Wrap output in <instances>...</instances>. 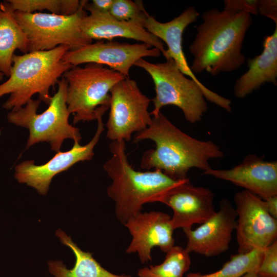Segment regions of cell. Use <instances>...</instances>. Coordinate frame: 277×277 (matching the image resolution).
I'll return each mask as SVG.
<instances>
[{
  "instance_id": "30bf717a",
  "label": "cell",
  "mask_w": 277,
  "mask_h": 277,
  "mask_svg": "<svg viewBox=\"0 0 277 277\" xmlns=\"http://www.w3.org/2000/svg\"><path fill=\"white\" fill-rule=\"evenodd\" d=\"M234 202L239 253L263 250L276 240L277 220L268 212L264 200L244 190L234 195Z\"/></svg>"
},
{
  "instance_id": "277c9868",
  "label": "cell",
  "mask_w": 277,
  "mask_h": 277,
  "mask_svg": "<svg viewBox=\"0 0 277 277\" xmlns=\"http://www.w3.org/2000/svg\"><path fill=\"white\" fill-rule=\"evenodd\" d=\"M70 48L60 45L47 51L14 54L9 78L0 85V98L10 94L3 104L6 110L15 111L25 105L35 94L47 105L52 96L49 90L57 84L63 74L72 68L63 57Z\"/></svg>"
},
{
  "instance_id": "83f0119b",
  "label": "cell",
  "mask_w": 277,
  "mask_h": 277,
  "mask_svg": "<svg viewBox=\"0 0 277 277\" xmlns=\"http://www.w3.org/2000/svg\"><path fill=\"white\" fill-rule=\"evenodd\" d=\"M257 9L258 15L272 19L277 25L276 0H258Z\"/></svg>"
},
{
  "instance_id": "2e32d148",
  "label": "cell",
  "mask_w": 277,
  "mask_h": 277,
  "mask_svg": "<svg viewBox=\"0 0 277 277\" xmlns=\"http://www.w3.org/2000/svg\"><path fill=\"white\" fill-rule=\"evenodd\" d=\"M84 8L90 12L89 15L83 18L81 26L83 34L87 38L91 41H111L115 37L134 39L159 49L166 56V49L163 42L145 28V22L117 20L109 12L96 10L88 1Z\"/></svg>"
},
{
  "instance_id": "8992f818",
  "label": "cell",
  "mask_w": 277,
  "mask_h": 277,
  "mask_svg": "<svg viewBox=\"0 0 277 277\" xmlns=\"http://www.w3.org/2000/svg\"><path fill=\"white\" fill-rule=\"evenodd\" d=\"M57 85V91L52 96L48 108L42 113H37L41 101L31 98L23 107L7 114L9 123L29 130L26 148L46 142L50 144L52 150L57 153L65 140L80 142L82 139L80 129L69 123L70 113L66 104L67 83L63 76Z\"/></svg>"
},
{
  "instance_id": "d6986e66",
  "label": "cell",
  "mask_w": 277,
  "mask_h": 277,
  "mask_svg": "<svg viewBox=\"0 0 277 277\" xmlns=\"http://www.w3.org/2000/svg\"><path fill=\"white\" fill-rule=\"evenodd\" d=\"M263 46L260 55L248 59V70L234 84L233 93L237 98L245 97L266 83L276 85L277 25L272 34L264 38Z\"/></svg>"
},
{
  "instance_id": "d4e9b609",
  "label": "cell",
  "mask_w": 277,
  "mask_h": 277,
  "mask_svg": "<svg viewBox=\"0 0 277 277\" xmlns=\"http://www.w3.org/2000/svg\"><path fill=\"white\" fill-rule=\"evenodd\" d=\"M114 18L119 21H140L145 22L149 15L141 1L113 0L109 12Z\"/></svg>"
},
{
  "instance_id": "5bb4252c",
  "label": "cell",
  "mask_w": 277,
  "mask_h": 277,
  "mask_svg": "<svg viewBox=\"0 0 277 277\" xmlns=\"http://www.w3.org/2000/svg\"><path fill=\"white\" fill-rule=\"evenodd\" d=\"M171 219L166 213L155 211L140 212L130 217L124 224L132 236L126 252L137 253L144 264L152 261L153 248L157 247L165 253L169 251L174 246Z\"/></svg>"
},
{
  "instance_id": "3957f363",
  "label": "cell",
  "mask_w": 277,
  "mask_h": 277,
  "mask_svg": "<svg viewBox=\"0 0 277 277\" xmlns=\"http://www.w3.org/2000/svg\"><path fill=\"white\" fill-rule=\"evenodd\" d=\"M125 142L120 140L110 143L111 156L103 166L112 180L107 188V195L114 202L116 216L123 225L130 217L141 212L145 204L153 202L181 181L172 179L160 170L142 172L134 169L128 160Z\"/></svg>"
},
{
  "instance_id": "1f68e13d",
  "label": "cell",
  "mask_w": 277,
  "mask_h": 277,
  "mask_svg": "<svg viewBox=\"0 0 277 277\" xmlns=\"http://www.w3.org/2000/svg\"><path fill=\"white\" fill-rule=\"evenodd\" d=\"M4 75L3 73L0 72V82L3 80Z\"/></svg>"
},
{
  "instance_id": "ba28073f",
  "label": "cell",
  "mask_w": 277,
  "mask_h": 277,
  "mask_svg": "<svg viewBox=\"0 0 277 277\" xmlns=\"http://www.w3.org/2000/svg\"><path fill=\"white\" fill-rule=\"evenodd\" d=\"M83 0L79 10L71 15L33 12L12 13L27 39L29 52L47 51L60 45L68 46L71 50L92 43L81 30L83 18L87 15Z\"/></svg>"
},
{
  "instance_id": "8fae6325",
  "label": "cell",
  "mask_w": 277,
  "mask_h": 277,
  "mask_svg": "<svg viewBox=\"0 0 277 277\" xmlns=\"http://www.w3.org/2000/svg\"><path fill=\"white\" fill-rule=\"evenodd\" d=\"M161 53L159 49L143 43L131 44L98 41L68 51L63 60L72 66L88 63L105 65L129 77L131 68L138 60L145 57H159Z\"/></svg>"
},
{
  "instance_id": "7402d4cb",
  "label": "cell",
  "mask_w": 277,
  "mask_h": 277,
  "mask_svg": "<svg viewBox=\"0 0 277 277\" xmlns=\"http://www.w3.org/2000/svg\"><path fill=\"white\" fill-rule=\"evenodd\" d=\"M83 2V0H7L0 3V8L11 13L46 10L53 14L71 15L79 10Z\"/></svg>"
},
{
  "instance_id": "4316f807",
  "label": "cell",
  "mask_w": 277,
  "mask_h": 277,
  "mask_svg": "<svg viewBox=\"0 0 277 277\" xmlns=\"http://www.w3.org/2000/svg\"><path fill=\"white\" fill-rule=\"evenodd\" d=\"M258 0H225L224 9L258 15Z\"/></svg>"
},
{
  "instance_id": "484cf974",
  "label": "cell",
  "mask_w": 277,
  "mask_h": 277,
  "mask_svg": "<svg viewBox=\"0 0 277 277\" xmlns=\"http://www.w3.org/2000/svg\"><path fill=\"white\" fill-rule=\"evenodd\" d=\"M259 277H277V241L263 249V256L257 270Z\"/></svg>"
},
{
  "instance_id": "44dd1931",
  "label": "cell",
  "mask_w": 277,
  "mask_h": 277,
  "mask_svg": "<svg viewBox=\"0 0 277 277\" xmlns=\"http://www.w3.org/2000/svg\"><path fill=\"white\" fill-rule=\"evenodd\" d=\"M29 52L26 36L12 13L0 8V72L9 77L14 51Z\"/></svg>"
},
{
  "instance_id": "7a4b0ae2",
  "label": "cell",
  "mask_w": 277,
  "mask_h": 277,
  "mask_svg": "<svg viewBox=\"0 0 277 277\" xmlns=\"http://www.w3.org/2000/svg\"><path fill=\"white\" fill-rule=\"evenodd\" d=\"M194 39L189 46L193 56L192 72L206 71L213 76L235 71L246 58L242 52L246 32L252 23L251 15L211 9L202 15Z\"/></svg>"
},
{
  "instance_id": "603a6c76",
  "label": "cell",
  "mask_w": 277,
  "mask_h": 277,
  "mask_svg": "<svg viewBox=\"0 0 277 277\" xmlns=\"http://www.w3.org/2000/svg\"><path fill=\"white\" fill-rule=\"evenodd\" d=\"M190 264L189 253L182 247L174 246L166 252L161 264L142 268L137 275L138 277H183Z\"/></svg>"
},
{
  "instance_id": "6da1fadb",
  "label": "cell",
  "mask_w": 277,
  "mask_h": 277,
  "mask_svg": "<svg viewBox=\"0 0 277 277\" xmlns=\"http://www.w3.org/2000/svg\"><path fill=\"white\" fill-rule=\"evenodd\" d=\"M144 140L153 141L155 147L144 152L141 168L160 170L176 181L187 179L191 168H196L203 172L209 169L210 160L224 155L214 142L201 141L187 134L161 111L153 116L146 129L136 133L133 142Z\"/></svg>"
},
{
  "instance_id": "f1b7e54d",
  "label": "cell",
  "mask_w": 277,
  "mask_h": 277,
  "mask_svg": "<svg viewBox=\"0 0 277 277\" xmlns=\"http://www.w3.org/2000/svg\"><path fill=\"white\" fill-rule=\"evenodd\" d=\"M113 0H93L90 3L91 6L96 10L101 12H109Z\"/></svg>"
},
{
  "instance_id": "f546056e",
  "label": "cell",
  "mask_w": 277,
  "mask_h": 277,
  "mask_svg": "<svg viewBox=\"0 0 277 277\" xmlns=\"http://www.w3.org/2000/svg\"><path fill=\"white\" fill-rule=\"evenodd\" d=\"M269 213L277 219V195L269 197L264 200Z\"/></svg>"
},
{
  "instance_id": "e0dca14e",
  "label": "cell",
  "mask_w": 277,
  "mask_h": 277,
  "mask_svg": "<svg viewBox=\"0 0 277 277\" xmlns=\"http://www.w3.org/2000/svg\"><path fill=\"white\" fill-rule=\"evenodd\" d=\"M203 174L230 182L263 200L277 195V162L266 161L255 154L247 155L240 164L230 169L211 168Z\"/></svg>"
},
{
  "instance_id": "52a82bcc",
  "label": "cell",
  "mask_w": 277,
  "mask_h": 277,
  "mask_svg": "<svg viewBox=\"0 0 277 277\" xmlns=\"http://www.w3.org/2000/svg\"><path fill=\"white\" fill-rule=\"evenodd\" d=\"M67 83L66 104L73 122H90L103 116L109 109L110 91L126 77L107 66L88 63L73 66L62 76Z\"/></svg>"
},
{
  "instance_id": "cb8c5ba5",
  "label": "cell",
  "mask_w": 277,
  "mask_h": 277,
  "mask_svg": "<svg viewBox=\"0 0 277 277\" xmlns=\"http://www.w3.org/2000/svg\"><path fill=\"white\" fill-rule=\"evenodd\" d=\"M263 250L254 249L246 253L231 255L220 270L209 274L190 272L185 277H241L245 273L257 271L261 264Z\"/></svg>"
},
{
  "instance_id": "4dcf8cb0",
  "label": "cell",
  "mask_w": 277,
  "mask_h": 277,
  "mask_svg": "<svg viewBox=\"0 0 277 277\" xmlns=\"http://www.w3.org/2000/svg\"><path fill=\"white\" fill-rule=\"evenodd\" d=\"M241 277H259L257 274V271L254 270L247 272Z\"/></svg>"
},
{
  "instance_id": "7c38bea8",
  "label": "cell",
  "mask_w": 277,
  "mask_h": 277,
  "mask_svg": "<svg viewBox=\"0 0 277 277\" xmlns=\"http://www.w3.org/2000/svg\"><path fill=\"white\" fill-rule=\"evenodd\" d=\"M214 194L207 187L195 186L187 178L181 181L153 202H160L170 207L173 214L171 222L173 229H192L195 224H202L216 212Z\"/></svg>"
},
{
  "instance_id": "4fadbf2b",
  "label": "cell",
  "mask_w": 277,
  "mask_h": 277,
  "mask_svg": "<svg viewBox=\"0 0 277 277\" xmlns=\"http://www.w3.org/2000/svg\"><path fill=\"white\" fill-rule=\"evenodd\" d=\"M102 116L97 117V128L91 140L85 145L74 142L73 147L66 152H58L46 163L36 165L33 160L25 161L15 167L14 177L20 183H24L45 195L53 177L68 170L80 161H90L94 155V148L104 130Z\"/></svg>"
},
{
  "instance_id": "ffe728a7",
  "label": "cell",
  "mask_w": 277,
  "mask_h": 277,
  "mask_svg": "<svg viewBox=\"0 0 277 277\" xmlns=\"http://www.w3.org/2000/svg\"><path fill=\"white\" fill-rule=\"evenodd\" d=\"M56 235L61 242L73 252L75 262L72 269H68L61 261L48 262L49 271L54 277H132L130 274L113 273L103 267L89 252L80 249L64 231L58 229Z\"/></svg>"
},
{
  "instance_id": "9c48e42d",
  "label": "cell",
  "mask_w": 277,
  "mask_h": 277,
  "mask_svg": "<svg viewBox=\"0 0 277 277\" xmlns=\"http://www.w3.org/2000/svg\"><path fill=\"white\" fill-rule=\"evenodd\" d=\"M110 96L106 137L111 141L129 142L133 133L144 130L150 124L152 117L148 108L151 100L129 77L117 83L111 88Z\"/></svg>"
},
{
  "instance_id": "9a60e30c",
  "label": "cell",
  "mask_w": 277,
  "mask_h": 277,
  "mask_svg": "<svg viewBox=\"0 0 277 277\" xmlns=\"http://www.w3.org/2000/svg\"><path fill=\"white\" fill-rule=\"evenodd\" d=\"M237 214L231 202L221 199L220 209L210 219L192 230L184 229L187 238L186 250L208 256H215L229 248L236 226Z\"/></svg>"
},
{
  "instance_id": "ac0fdd59",
  "label": "cell",
  "mask_w": 277,
  "mask_h": 277,
  "mask_svg": "<svg viewBox=\"0 0 277 277\" xmlns=\"http://www.w3.org/2000/svg\"><path fill=\"white\" fill-rule=\"evenodd\" d=\"M199 16V11L190 6L170 21L161 23L149 15L144 24L149 32L167 45L166 60L173 59L183 74L197 82L200 81L191 71L183 50L182 36L186 28L195 22Z\"/></svg>"
},
{
  "instance_id": "5b68a950",
  "label": "cell",
  "mask_w": 277,
  "mask_h": 277,
  "mask_svg": "<svg viewBox=\"0 0 277 277\" xmlns=\"http://www.w3.org/2000/svg\"><path fill=\"white\" fill-rule=\"evenodd\" d=\"M134 65L145 70L154 85L155 95L151 100L154 108L151 115L157 114L164 106L172 105L182 111L187 121L194 124L202 120L207 110L206 100L227 112L231 111L230 100L212 91L201 82L188 78L173 59L152 63L141 58Z\"/></svg>"
}]
</instances>
